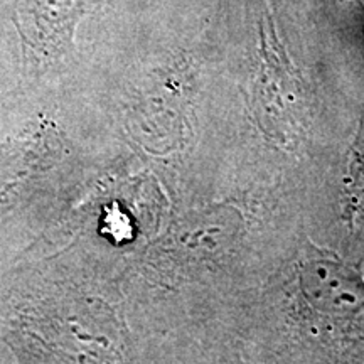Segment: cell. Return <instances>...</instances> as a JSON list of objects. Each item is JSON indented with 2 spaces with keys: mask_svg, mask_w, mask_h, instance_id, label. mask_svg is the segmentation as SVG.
<instances>
[{
  "mask_svg": "<svg viewBox=\"0 0 364 364\" xmlns=\"http://www.w3.org/2000/svg\"><path fill=\"white\" fill-rule=\"evenodd\" d=\"M297 280L312 312L329 318H354L364 312V275L359 263L309 245L299 260Z\"/></svg>",
  "mask_w": 364,
  "mask_h": 364,
  "instance_id": "cell-1",
  "label": "cell"
},
{
  "mask_svg": "<svg viewBox=\"0 0 364 364\" xmlns=\"http://www.w3.org/2000/svg\"><path fill=\"white\" fill-rule=\"evenodd\" d=\"M262 66L258 70L257 102L262 122L275 125L279 134H284V127L295 122V112L300 100V86L297 73L285 56L275 26L265 16L260 26Z\"/></svg>",
  "mask_w": 364,
  "mask_h": 364,
  "instance_id": "cell-2",
  "label": "cell"
},
{
  "mask_svg": "<svg viewBox=\"0 0 364 364\" xmlns=\"http://www.w3.org/2000/svg\"><path fill=\"white\" fill-rule=\"evenodd\" d=\"M97 2L100 0H29L17 19L29 59L43 63L56 56L70 43L80 17Z\"/></svg>",
  "mask_w": 364,
  "mask_h": 364,
  "instance_id": "cell-3",
  "label": "cell"
},
{
  "mask_svg": "<svg viewBox=\"0 0 364 364\" xmlns=\"http://www.w3.org/2000/svg\"><path fill=\"white\" fill-rule=\"evenodd\" d=\"M361 213H364V117L359 125L356 140H354L351 159H349L344 186L343 216L346 221L353 225Z\"/></svg>",
  "mask_w": 364,
  "mask_h": 364,
  "instance_id": "cell-4",
  "label": "cell"
}]
</instances>
